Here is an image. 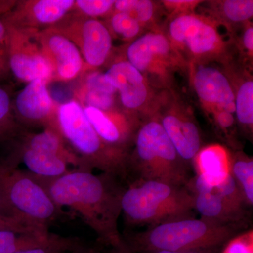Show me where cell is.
I'll return each mask as SVG.
<instances>
[{
    "instance_id": "1",
    "label": "cell",
    "mask_w": 253,
    "mask_h": 253,
    "mask_svg": "<svg viewBox=\"0 0 253 253\" xmlns=\"http://www.w3.org/2000/svg\"><path fill=\"white\" fill-rule=\"evenodd\" d=\"M36 176L55 205L62 211L63 208H68L81 218L101 244L113 248L119 243L118 219L122 214L121 200L126 189L121 179L84 169H72L54 179Z\"/></svg>"
},
{
    "instance_id": "2",
    "label": "cell",
    "mask_w": 253,
    "mask_h": 253,
    "mask_svg": "<svg viewBox=\"0 0 253 253\" xmlns=\"http://www.w3.org/2000/svg\"><path fill=\"white\" fill-rule=\"evenodd\" d=\"M245 227L242 224H224L191 217L149 226L139 232L126 233L121 234V238L126 247L135 253L179 252L222 247Z\"/></svg>"
},
{
    "instance_id": "3",
    "label": "cell",
    "mask_w": 253,
    "mask_h": 253,
    "mask_svg": "<svg viewBox=\"0 0 253 253\" xmlns=\"http://www.w3.org/2000/svg\"><path fill=\"white\" fill-rule=\"evenodd\" d=\"M184 162L157 118L148 115L141 120L127 159L126 178L155 180L186 186L191 177Z\"/></svg>"
},
{
    "instance_id": "4",
    "label": "cell",
    "mask_w": 253,
    "mask_h": 253,
    "mask_svg": "<svg viewBox=\"0 0 253 253\" xmlns=\"http://www.w3.org/2000/svg\"><path fill=\"white\" fill-rule=\"evenodd\" d=\"M121 208L129 225L149 227L193 217L194 197L186 186L136 180L125 189Z\"/></svg>"
},
{
    "instance_id": "5",
    "label": "cell",
    "mask_w": 253,
    "mask_h": 253,
    "mask_svg": "<svg viewBox=\"0 0 253 253\" xmlns=\"http://www.w3.org/2000/svg\"><path fill=\"white\" fill-rule=\"evenodd\" d=\"M56 129L81 160L83 169H99L121 180L126 179L127 159L105 144L76 100L58 106Z\"/></svg>"
},
{
    "instance_id": "6",
    "label": "cell",
    "mask_w": 253,
    "mask_h": 253,
    "mask_svg": "<svg viewBox=\"0 0 253 253\" xmlns=\"http://www.w3.org/2000/svg\"><path fill=\"white\" fill-rule=\"evenodd\" d=\"M0 197L15 218L43 230L63 214L34 174L6 161L0 162Z\"/></svg>"
},
{
    "instance_id": "7",
    "label": "cell",
    "mask_w": 253,
    "mask_h": 253,
    "mask_svg": "<svg viewBox=\"0 0 253 253\" xmlns=\"http://www.w3.org/2000/svg\"><path fill=\"white\" fill-rule=\"evenodd\" d=\"M164 33L188 66L218 61L225 56L226 44L217 23L207 16L194 12L176 15Z\"/></svg>"
},
{
    "instance_id": "8",
    "label": "cell",
    "mask_w": 253,
    "mask_h": 253,
    "mask_svg": "<svg viewBox=\"0 0 253 253\" xmlns=\"http://www.w3.org/2000/svg\"><path fill=\"white\" fill-rule=\"evenodd\" d=\"M123 59L136 68L154 88L168 89L174 73L188 67L164 32L155 28L131 42Z\"/></svg>"
},
{
    "instance_id": "9",
    "label": "cell",
    "mask_w": 253,
    "mask_h": 253,
    "mask_svg": "<svg viewBox=\"0 0 253 253\" xmlns=\"http://www.w3.org/2000/svg\"><path fill=\"white\" fill-rule=\"evenodd\" d=\"M149 115L157 118L178 154L189 166L202 148L199 125L189 107L169 91L157 95Z\"/></svg>"
},
{
    "instance_id": "10",
    "label": "cell",
    "mask_w": 253,
    "mask_h": 253,
    "mask_svg": "<svg viewBox=\"0 0 253 253\" xmlns=\"http://www.w3.org/2000/svg\"><path fill=\"white\" fill-rule=\"evenodd\" d=\"M51 28L77 46L85 64L84 73L97 70L109 59L113 51V36L106 23L99 19L71 12Z\"/></svg>"
},
{
    "instance_id": "11",
    "label": "cell",
    "mask_w": 253,
    "mask_h": 253,
    "mask_svg": "<svg viewBox=\"0 0 253 253\" xmlns=\"http://www.w3.org/2000/svg\"><path fill=\"white\" fill-rule=\"evenodd\" d=\"M215 61L191 63L188 66L191 84L200 102L211 116L221 111L235 114V90L228 71Z\"/></svg>"
},
{
    "instance_id": "12",
    "label": "cell",
    "mask_w": 253,
    "mask_h": 253,
    "mask_svg": "<svg viewBox=\"0 0 253 253\" xmlns=\"http://www.w3.org/2000/svg\"><path fill=\"white\" fill-rule=\"evenodd\" d=\"M6 25L10 71L15 78L26 83L37 79L52 82V68L37 41L36 31L19 29Z\"/></svg>"
},
{
    "instance_id": "13",
    "label": "cell",
    "mask_w": 253,
    "mask_h": 253,
    "mask_svg": "<svg viewBox=\"0 0 253 253\" xmlns=\"http://www.w3.org/2000/svg\"><path fill=\"white\" fill-rule=\"evenodd\" d=\"M104 73L119 95L120 101L126 113L134 117L147 110L151 112L157 95L153 91V86L136 68L125 59L115 61ZM146 115V116H147Z\"/></svg>"
},
{
    "instance_id": "14",
    "label": "cell",
    "mask_w": 253,
    "mask_h": 253,
    "mask_svg": "<svg viewBox=\"0 0 253 253\" xmlns=\"http://www.w3.org/2000/svg\"><path fill=\"white\" fill-rule=\"evenodd\" d=\"M74 0L11 1L1 13L6 24L23 30L40 31L53 27L72 12Z\"/></svg>"
},
{
    "instance_id": "15",
    "label": "cell",
    "mask_w": 253,
    "mask_h": 253,
    "mask_svg": "<svg viewBox=\"0 0 253 253\" xmlns=\"http://www.w3.org/2000/svg\"><path fill=\"white\" fill-rule=\"evenodd\" d=\"M35 35L52 68V82H69L84 73L85 64L81 52L67 38L51 28Z\"/></svg>"
},
{
    "instance_id": "16",
    "label": "cell",
    "mask_w": 253,
    "mask_h": 253,
    "mask_svg": "<svg viewBox=\"0 0 253 253\" xmlns=\"http://www.w3.org/2000/svg\"><path fill=\"white\" fill-rule=\"evenodd\" d=\"M49 82L37 79L27 83L13 101L18 123L56 129L58 106L48 89Z\"/></svg>"
},
{
    "instance_id": "17",
    "label": "cell",
    "mask_w": 253,
    "mask_h": 253,
    "mask_svg": "<svg viewBox=\"0 0 253 253\" xmlns=\"http://www.w3.org/2000/svg\"><path fill=\"white\" fill-rule=\"evenodd\" d=\"M6 162L16 167H18V163L22 162L27 167L28 172L44 179L59 177L72 170L70 169L69 163L59 156L23 146L18 149L16 156Z\"/></svg>"
},
{
    "instance_id": "18",
    "label": "cell",
    "mask_w": 253,
    "mask_h": 253,
    "mask_svg": "<svg viewBox=\"0 0 253 253\" xmlns=\"http://www.w3.org/2000/svg\"><path fill=\"white\" fill-rule=\"evenodd\" d=\"M192 165L196 174L214 186L230 174V154L221 145H209L201 148Z\"/></svg>"
},
{
    "instance_id": "19",
    "label": "cell",
    "mask_w": 253,
    "mask_h": 253,
    "mask_svg": "<svg viewBox=\"0 0 253 253\" xmlns=\"http://www.w3.org/2000/svg\"><path fill=\"white\" fill-rule=\"evenodd\" d=\"M194 210L201 217L224 224H246V213L229 206L214 191L194 194Z\"/></svg>"
},
{
    "instance_id": "20",
    "label": "cell",
    "mask_w": 253,
    "mask_h": 253,
    "mask_svg": "<svg viewBox=\"0 0 253 253\" xmlns=\"http://www.w3.org/2000/svg\"><path fill=\"white\" fill-rule=\"evenodd\" d=\"M21 146L59 156L67 161L74 169H83L81 160L68 147L54 128H45L41 132L23 136Z\"/></svg>"
},
{
    "instance_id": "21",
    "label": "cell",
    "mask_w": 253,
    "mask_h": 253,
    "mask_svg": "<svg viewBox=\"0 0 253 253\" xmlns=\"http://www.w3.org/2000/svg\"><path fill=\"white\" fill-rule=\"evenodd\" d=\"M235 90L236 117L239 126L249 136L253 129V81L245 73L238 76L237 73L229 70Z\"/></svg>"
},
{
    "instance_id": "22",
    "label": "cell",
    "mask_w": 253,
    "mask_h": 253,
    "mask_svg": "<svg viewBox=\"0 0 253 253\" xmlns=\"http://www.w3.org/2000/svg\"><path fill=\"white\" fill-rule=\"evenodd\" d=\"M212 21H219L228 26L245 25L250 22L253 16V0H224L211 1Z\"/></svg>"
},
{
    "instance_id": "23",
    "label": "cell",
    "mask_w": 253,
    "mask_h": 253,
    "mask_svg": "<svg viewBox=\"0 0 253 253\" xmlns=\"http://www.w3.org/2000/svg\"><path fill=\"white\" fill-rule=\"evenodd\" d=\"M230 174L239 186L248 207L253 205V161L241 151L230 155Z\"/></svg>"
},
{
    "instance_id": "24",
    "label": "cell",
    "mask_w": 253,
    "mask_h": 253,
    "mask_svg": "<svg viewBox=\"0 0 253 253\" xmlns=\"http://www.w3.org/2000/svg\"><path fill=\"white\" fill-rule=\"evenodd\" d=\"M51 233L28 234L14 231H0V253H14L39 247L49 239Z\"/></svg>"
},
{
    "instance_id": "25",
    "label": "cell",
    "mask_w": 253,
    "mask_h": 253,
    "mask_svg": "<svg viewBox=\"0 0 253 253\" xmlns=\"http://www.w3.org/2000/svg\"><path fill=\"white\" fill-rule=\"evenodd\" d=\"M158 9L157 4L150 0H117L115 1L113 12L130 15L144 28L155 21Z\"/></svg>"
},
{
    "instance_id": "26",
    "label": "cell",
    "mask_w": 253,
    "mask_h": 253,
    "mask_svg": "<svg viewBox=\"0 0 253 253\" xmlns=\"http://www.w3.org/2000/svg\"><path fill=\"white\" fill-rule=\"evenodd\" d=\"M107 18L106 25L112 36L125 42H132L143 34L144 28L130 15L123 12H113Z\"/></svg>"
},
{
    "instance_id": "27",
    "label": "cell",
    "mask_w": 253,
    "mask_h": 253,
    "mask_svg": "<svg viewBox=\"0 0 253 253\" xmlns=\"http://www.w3.org/2000/svg\"><path fill=\"white\" fill-rule=\"evenodd\" d=\"M21 132L9 91L0 86V141L14 139Z\"/></svg>"
},
{
    "instance_id": "28",
    "label": "cell",
    "mask_w": 253,
    "mask_h": 253,
    "mask_svg": "<svg viewBox=\"0 0 253 253\" xmlns=\"http://www.w3.org/2000/svg\"><path fill=\"white\" fill-rule=\"evenodd\" d=\"M84 243L80 238L52 234L45 244L39 247L23 250L14 253H70Z\"/></svg>"
},
{
    "instance_id": "29",
    "label": "cell",
    "mask_w": 253,
    "mask_h": 253,
    "mask_svg": "<svg viewBox=\"0 0 253 253\" xmlns=\"http://www.w3.org/2000/svg\"><path fill=\"white\" fill-rule=\"evenodd\" d=\"M212 191L219 195L231 208L239 212L246 213L247 205L245 202L239 186L231 174H228L222 181L214 185Z\"/></svg>"
},
{
    "instance_id": "30",
    "label": "cell",
    "mask_w": 253,
    "mask_h": 253,
    "mask_svg": "<svg viewBox=\"0 0 253 253\" xmlns=\"http://www.w3.org/2000/svg\"><path fill=\"white\" fill-rule=\"evenodd\" d=\"M114 3L113 0H77L72 12L94 19L107 18L113 12Z\"/></svg>"
},
{
    "instance_id": "31",
    "label": "cell",
    "mask_w": 253,
    "mask_h": 253,
    "mask_svg": "<svg viewBox=\"0 0 253 253\" xmlns=\"http://www.w3.org/2000/svg\"><path fill=\"white\" fill-rule=\"evenodd\" d=\"M221 253H253V231L241 232L224 245Z\"/></svg>"
},
{
    "instance_id": "32",
    "label": "cell",
    "mask_w": 253,
    "mask_h": 253,
    "mask_svg": "<svg viewBox=\"0 0 253 253\" xmlns=\"http://www.w3.org/2000/svg\"><path fill=\"white\" fill-rule=\"evenodd\" d=\"M10 73L8 29L0 13V79L6 78Z\"/></svg>"
},
{
    "instance_id": "33",
    "label": "cell",
    "mask_w": 253,
    "mask_h": 253,
    "mask_svg": "<svg viewBox=\"0 0 253 253\" xmlns=\"http://www.w3.org/2000/svg\"><path fill=\"white\" fill-rule=\"evenodd\" d=\"M0 231H14L28 234H46L49 233V231L30 225L16 218L1 215H0Z\"/></svg>"
},
{
    "instance_id": "34",
    "label": "cell",
    "mask_w": 253,
    "mask_h": 253,
    "mask_svg": "<svg viewBox=\"0 0 253 253\" xmlns=\"http://www.w3.org/2000/svg\"><path fill=\"white\" fill-rule=\"evenodd\" d=\"M199 1H188V0H169V1H162L161 4L164 6L166 9L170 12L172 16L186 13L193 12V10L200 4Z\"/></svg>"
},
{
    "instance_id": "35",
    "label": "cell",
    "mask_w": 253,
    "mask_h": 253,
    "mask_svg": "<svg viewBox=\"0 0 253 253\" xmlns=\"http://www.w3.org/2000/svg\"><path fill=\"white\" fill-rule=\"evenodd\" d=\"M212 118L218 129L226 134H228L234 128V125L235 124L234 114L226 111L215 113L212 116Z\"/></svg>"
},
{
    "instance_id": "36",
    "label": "cell",
    "mask_w": 253,
    "mask_h": 253,
    "mask_svg": "<svg viewBox=\"0 0 253 253\" xmlns=\"http://www.w3.org/2000/svg\"><path fill=\"white\" fill-rule=\"evenodd\" d=\"M241 46L244 50L245 54L253 59V27L249 22L245 25V28L241 38Z\"/></svg>"
},
{
    "instance_id": "37",
    "label": "cell",
    "mask_w": 253,
    "mask_h": 253,
    "mask_svg": "<svg viewBox=\"0 0 253 253\" xmlns=\"http://www.w3.org/2000/svg\"><path fill=\"white\" fill-rule=\"evenodd\" d=\"M219 248H211V249H198L194 251H179V252H172V251H156L147 253H219Z\"/></svg>"
},
{
    "instance_id": "38",
    "label": "cell",
    "mask_w": 253,
    "mask_h": 253,
    "mask_svg": "<svg viewBox=\"0 0 253 253\" xmlns=\"http://www.w3.org/2000/svg\"><path fill=\"white\" fill-rule=\"evenodd\" d=\"M70 253H97V251L94 248L84 244Z\"/></svg>"
},
{
    "instance_id": "39",
    "label": "cell",
    "mask_w": 253,
    "mask_h": 253,
    "mask_svg": "<svg viewBox=\"0 0 253 253\" xmlns=\"http://www.w3.org/2000/svg\"><path fill=\"white\" fill-rule=\"evenodd\" d=\"M0 215L15 218L1 197H0Z\"/></svg>"
},
{
    "instance_id": "40",
    "label": "cell",
    "mask_w": 253,
    "mask_h": 253,
    "mask_svg": "<svg viewBox=\"0 0 253 253\" xmlns=\"http://www.w3.org/2000/svg\"><path fill=\"white\" fill-rule=\"evenodd\" d=\"M111 249L116 250L118 253H135L132 252V251H130V250L126 247V245L123 243L122 238H121V241H119V243H118L116 246H115L114 247L111 248Z\"/></svg>"
},
{
    "instance_id": "41",
    "label": "cell",
    "mask_w": 253,
    "mask_h": 253,
    "mask_svg": "<svg viewBox=\"0 0 253 253\" xmlns=\"http://www.w3.org/2000/svg\"><path fill=\"white\" fill-rule=\"evenodd\" d=\"M110 253H118L117 251H116V250H114L113 249H111V251H110Z\"/></svg>"
}]
</instances>
